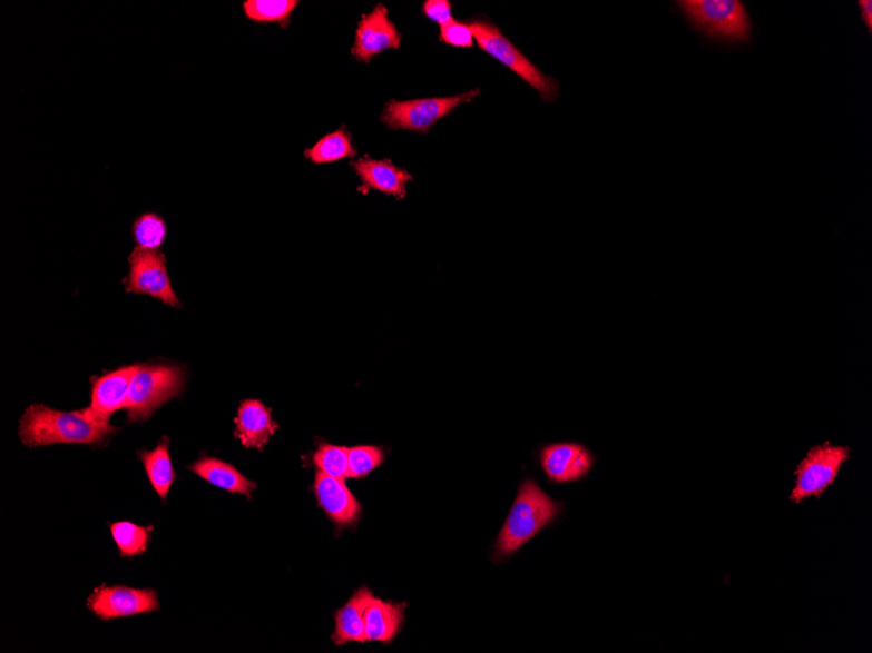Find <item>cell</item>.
Returning a JSON list of instances; mask_svg holds the SVG:
<instances>
[{
    "label": "cell",
    "instance_id": "1",
    "mask_svg": "<svg viewBox=\"0 0 872 653\" xmlns=\"http://www.w3.org/2000/svg\"><path fill=\"white\" fill-rule=\"evenodd\" d=\"M562 503L552 499L535 478H527L520 485L510 514L497 537L494 558L503 561L512 557L522 546L559 518Z\"/></svg>",
    "mask_w": 872,
    "mask_h": 653
},
{
    "label": "cell",
    "instance_id": "2",
    "mask_svg": "<svg viewBox=\"0 0 872 653\" xmlns=\"http://www.w3.org/2000/svg\"><path fill=\"white\" fill-rule=\"evenodd\" d=\"M118 429L109 423H97L82 413L57 412L43 405L30 406L21 417L22 444L35 447L56 444L95 445Z\"/></svg>",
    "mask_w": 872,
    "mask_h": 653
},
{
    "label": "cell",
    "instance_id": "3",
    "mask_svg": "<svg viewBox=\"0 0 872 653\" xmlns=\"http://www.w3.org/2000/svg\"><path fill=\"white\" fill-rule=\"evenodd\" d=\"M467 24L474 36L479 48L517 73L528 86L532 87L545 102H553L559 97V83L551 76L543 73L508 40L496 24L487 18L470 19Z\"/></svg>",
    "mask_w": 872,
    "mask_h": 653
},
{
    "label": "cell",
    "instance_id": "4",
    "mask_svg": "<svg viewBox=\"0 0 872 653\" xmlns=\"http://www.w3.org/2000/svg\"><path fill=\"white\" fill-rule=\"evenodd\" d=\"M185 382V370L179 367L140 366L124 405L128 421H148L158 407L179 396Z\"/></svg>",
    "mask_w": 872,
    "mask_h": 653
},
{
    "label": "cell",
    "instance_id": "5",
    "mask_svg": "<svg viewBox=\"0 0 872 653\" xmlns=\"http://www.w3.org/2000/svg\"><path fill=\"white\" fill-rule=\"evenodd\" d=\"M680 11L692 24L718 40L742 42L751 37V19L739 0H680Z\"/></svg>",
    "mask_w": 872,
    "mask_h": 653
},
{
    "label": "cell",
    "instance_id": "6",
    "mask_svg": "<svg viewBox=\"0 0 872 653\" xmlns=\"http://www.w3.org/2000/svg\"><path fill=\"white\" fill-rule=\"evenodd\" d=\"M481 93V89L451 97L420 98V100L394 101L385 103L381 116L382 123L392 131L428 135L439 120L449 117L461 105L470 103Z\"/></svg>",
    "mask_w": 872,
    "mask_h": 653
},
{
    "label": "cell",
    "instance_id": "7",
    "mask_svg": "<svg viewBox=\"0 0 872 653\" xmlns=\"http://www.w3.org/2000/svg\"><path fill=\"white\" fill-rule=\"evenodd\" d=\"M851 449L843 445L824 443L811 449L795 471V485L791 499L795 504L810 497H821L836 482Z\"/></svg>",
    "mask_w": 872,
    "mask_h": 653
},
{
    "label": "cell",
    "instance_id": "8",
    "mask_svg": "<svg viewBox=\"0 0 872 653\" xmlns=\"http://www.w3.org/2000/svg\"><path fill=\"white\" fill-rule=\"evenodd\" d=\"M130 271L124 279L125 290L136 295H149L173 308L182 304L169 278L168 260L160 250L135 248L128 256Z\"/></svg>",
    "mask_w": 872,
    "mask_h": 653
},
{
    "label": "cell",
    "instance_id": "9",
    "mask_svg": "<svg viewBox=\"0 0 872 653\" xmlns=\"http://www.w3.org/2000/svg\"><path fill=\"white\" fill-rule=\"evenodd\" d=\"M401 33L390 19L389 9L378 4L373 11L362 14L355 29L352 56L361 63L369 65L386 50H399Z\"/></svg>",
    "mask_w": 872,
    "mask_h": 653
},
{
    "label": "cell",
    "instance_id": "10",
    "mask_svg": "<svg viewBox=\"0 0 872 653\" xmlns=\"http://www.w3.org/2000/svg\"><path fill=\"white\" fill-rule=\"evenodd\" d=\"M595 455L588 447L576 443L546 445L540 453L541 468L553 484L582 481L595 466Z\"/></svg>",
    "mask_w": 872,
    "mask_h": 653
},
{
    "label": "cell",
    "instance_id": "11",
    "mask_svg": "<svg viewBox=\"0 0 872 653\" xmlns=\"http://www.w3.org/2000/svg\"><path fill=\"white\" fill-rule=\"evenodd\" d=\"M88 607L98 619L109 621L155 612L160 604L156 592L151 590L100 587L89 597Z\"/></svg>",
    "mask_w": 872,
    "mask_h": 653
},
{
    "label": "cell",
    "instance_id": "12",
    "mask_svg": "<svg viewBox=\"0 0 872 653\" xmlns=\"http://www.w3.org/2000/svg\"><path fill=\"white\" fill-rule=\"evenodd\" d=\"M139 368L140 366L124 367L90 379L92 402L82 413L97 423H109L110 416L124 408L128 389Z\"/></svg>",
    "mask_w": 872,
    "mask_h": 653
},
{
    "label": "cell",
    "instance_id": "13",
    "mask_svg": "<svg viewBox=\"0 0 872 653\" xmlns=\"http://www.w3.org/2000/svg\"><path fill=\"white\" fill-rule=\"evenodd\" d=\"M351 167L362 181L360 191L368 194L370 189L404 200L408 195V184L413 180L412 174L400 169L391 159H374L363 156L351 162Z\"/></svg>",
    "mask_w": 872,
    "mask_h": 653
},
{
    "label": "cell",
    "instance_id": "14",
    "mask_svg": "<svg viewBox=\"0 0 872 653\" xmlns=\"http://www.w3.org/2000/svg\"><path fill=\"white\" fill-rule=\"evenodd\" d=\"M317 503L337 526L353 525L359 521L361 506L347 489L344 481L317 473L315 478Z\"/></svg>",
    "mask_w": 872,
    "mask_h": 653
},
{
    "label": "cell",
    "instance_id": "15",
    "mask_svg": "<svg viewBox=\"0 0 872 653\" xmlns=\"http://www.w3.org/2000/svg\"><path fill=\"white\" fill-rule=\"evenodd\" d=\"M237 431L235 436L247 447H262L270 442L271 436L277 429L271 412L262 402L256 399L245 400L238 409Z\"/></svg>",
    "mask_w": 872,
    "mask_h": 653
},
{
    "label": "cell",
    "instance_id": "16",
    "mask_svg": "<svg viewBox=\"0 0 872 653\" xmlns=\"http://www.w3.org/2000/svg\"><path fill=\"white\" fill-rule=\"evenodd\" d=\"M405 610L406 604L371 600L365 613L366 642L392 643L403 629Z\"/></svg>",
    "mask_w": 872,
    "mask_h": 653
},
{
    "label": "cell",
    "instance_id": "17",
    "mask_svg": "<svg viewBox=\"0 0 872 653\" xmlns=\"http://www.w3.org/2000/svg\"><path fill=\"white\" fill-rule=\"evenodd\" d=\"M374 595L366 587L361 588L349 603L336 613V630L332 636L335 644L366 642L365 613Z\"/></svg>",
    "mask_w": 872,
    "mask_h": 653
},
{
    "label": "cell",
    "instance_id": "18",
    "mask_svg": "<svg viewBox=\"0 0 872 653\" xmlns=\"http://www.w3.org/2000/svg\"><path fill=\"white\" fill-rule=\"evenodd\" d=\"M189 469L218 488L231 493H241L248 498H252V493L256 488L255 483L249 482L238 469L215 458H202L194 463Z\"/></svg>",
    "mask_w": 872,
    "mask_h": 653
},
{
    "label": "cell",
    "instance_id": "19",
    "mask_svg": "<svg viewBox=\"0 0 872 653\" xmlns=\"http://www.w3.org/2000/svg\"><path fill=\"white\" fill-rule=\"evenodd\" d=\"M303 156L314 165L335 164L343 161V159L354 158L356 148L351 132L343 126L337 131L323 136L313 147L307 148Z\"/></svg>",
    "mask_w": 872,
    "mask_h": 653
},
{
    "label": "cell",
    "instance_id": "20",
    "mask_svg": "<svg viewBox=\"0 0 872 653\" xmlns=\"http://www.w3.org/2000/svg\"><path fill=\"white\" fill-rule=\"evenodd\" d=\"M139 457L147 471L151 487L155 488L158 496L166 499L174 478H176L169 454V439L164 438L155 451L140 452Z\"/></svg>",
    "mask_w": 872,
    "mask_h": 653
},
{
    "label": "cell",
    "instance_id": "21",
    "mask_svg": "<svg viewBox=\"0 0 872 653\" xmlns=\"http://www.w3.org/2000/svg\"><path fill=\"white\" fill-rule=\"evenodd\" d=\"M298 6V0H246L244 12L246 19L256 24H275L287 29Z\"/></svg>",
    "mask_w": 872,
    "mask_h": 653
},
{
    "label": "cell",
    "instance_id": "22",
    "mask_svg": "<svg viewBox=\"0 0 872 653\" xmlns=\"http://www.w3.org/2000/svg\"><path fill=\"white\" fill-rule=\"evenodd\" d=\"M168 237V226L156 212H144L133 224V238L136 248L158 250Z\"/></svg>",
    "mask_w": 872,
    "mask_h": 653
},
{
    "label": "cell",
    "instance_id": "23",
    "mask_svg": "<svg viewBox=\"0 0 872 653\" xmlns=\"http://www.w3.org/2000/svg\"><path fill=\"white\" fill-rule=\"evenodd\" d=\"M114 541H116L120 556L135 557L147 551L149 531L130 522L114 523L110 527Z\"/></svg>",
    "mask_w": 872,
    "mask_h": 653
},
{
    "label": "cell",
    "instance_id": "24",
    "mask_svg": "<svg viewBox=\"0 0 872 653\" xmlns=\"http://www.w3.org/2000/svg\"><path fill=\"white\" fill-rule=\"evenodd\" d=\"M315 465L321 473L345 481L349 477V449L343 446L324 444L316 452Z\"/></svg>",
    "mask_w": 872,
    "mask_h": 653
},
{
    "label": "cell",
    "instance_id": "25",
    "mask_svg": "<svg viewBox=\"0 0 872 653\" xmlns=\"http://www.w3.org/2000/svg\"><path fill=\"white\" fill-rule=\"evenodd\" d=\"M384 452L376 446H356L349 449V477H365L382 465Z\"/></svg>",
    "mask_w": 872,
    "mask_h": 653
},
{
    "label": "cell",
    "instance_id": "26",
    "mask_svg": "<svg viewBox=\"0 0 872 653\" xmlns=\"http://www.w3.org/2000/svg\"><path fill=\"white\" fill-rule=\"evenodd\" d=\"M439 41L459 49H472L476 43L472 30H470L467 22L454 19L441 27Z\"/></svg>",
    "mask_w": 872,
    "mask_h": 653
},
{
    "label": "cell",
    "instance_id": "27",
    "mask_svg": "<svg viewBox=\"0 0 872 653\" xmlns=\"http://www.w3.org/2000/svg\"><path fill=\"white\" fill-rule=\"evenodd\" d=\"M422 13L441 27L453 20L452 3L449 0H428L422 6Z\"/></svg>",
    "mask_w": 872,
    "mask_h": 653
},
{
    "label": "cell",
    "instance_id": "28",
    "mask_svg": "<svg viewBox=\"0 0 872 653\" xmlns=\"http://www.w3.org/2000/svg\"><path fill=\"white\" fill-rule=\"evenodd\" d=\"M861 7V14L862 20L864 21V24L868 26L869 32H872V2L871 0H861L859 2Z\"/></svg>",
    "mask_w": 872,
    "mask_h": 653
}]
</instances>
